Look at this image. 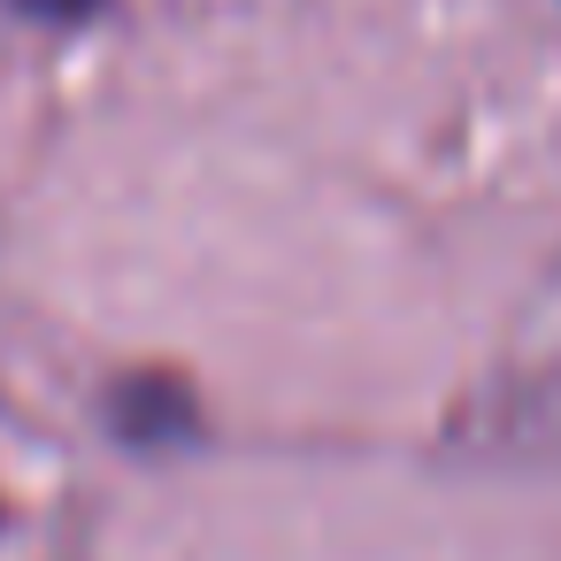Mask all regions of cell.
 Listing matches in <instances>:
<instances>
[{"label":"cell","instance_id":"6da1fadb","mask_svg":"<svg viewBox=\"0 0 561 561\" xmlns=\"http://www.w3.org/2000/svg\"><path fill=\"white\" fill-rule=\"evenodd\" d=\"M24 16H39V24H78V16H93L101 0H16Z\"/></svg>","mask_w":561,"mask_h":561}]
</instances>
